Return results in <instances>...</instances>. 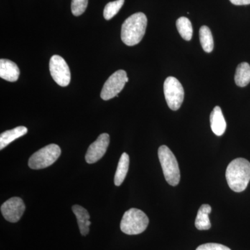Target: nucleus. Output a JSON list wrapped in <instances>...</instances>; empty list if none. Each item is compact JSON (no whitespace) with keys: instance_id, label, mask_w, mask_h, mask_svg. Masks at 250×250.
<instances>
[{"instance_id":"f257e3e1","label":"nucleus","mask_w":250,"mask_h":250,"mask_svg":"<svg viewBox=\"0 0 250 250\" xmlns=\"http://www.w3.org/2000/svg\"><path fill=\"white\" fill-rule=\"evenodd\" d=\"M225 176L231 190L244 191L250 181V163L243 158L234 159L229 164Z\"/></svg>"},{"instance_id":"f03ea898","label":"nucleus","mask_w":250,"mask_h":250,"mask_svg":"<svg viewBox=\"0 0 250 250\" xmlns=\"http://www.w3.org/2000/svg\"><path fill=\"white\" fill-rule=\"evenodd\" d=\"M147 19L143 13H136L125 20L122 25L121 39L125 45L134 46L142 41L146 34Z\"/></svg>"},{"instance_id":"7ed1b4c3","label":"nucleus","mask_w":250,"mask_h":250,"mask_svg":"<svg viewBox=\"0 0 250 250\" xmlns=\"http://www.w3.org/2000/svg\"><path fill=\"white\" fill-rule=\"evenodd\" d=\"M159 161L166 182L176 187L180 182V170L175 156L166 146H161L158 150Z\"/></svg>"},{"instance_id":"20e7f679","label":"nucleus","mask_w":250,"mask_h":250,"mask_svg":"<svg viewBox=\"0 0 250 250\" xmlns=\"http://www.w3.org/2000/svg\"><path fill=\"white\" fill-rule=\"evenodd\" d=\"M149 225L147 215L138 208H130L123 215L121 229L127 235H138L146 231Z\"/></svg>"},{"instance_id":"39448f33","label":"nucleus","mask_w":250,"mask_h":250,"mask_svg":"<svg viewBox=\"0 0 250 250\" xmlns=\"http://www.w3.org/2000/svg\"><path fill=\"white\" fill-rule=\"evenodd\" d=\"M62 150L59 146L50 144L41 148L29 159V167L33 170H41L52 166L59 159Z\"/></svg>"},{"instance_id":"423d86ee","label":"nucleus","mask_w":250,"mask_h":250,"mask_svg":"<svg viewBox=\"0 0 250 250\" xmlns=\"http://www.w3.org/2000/svg\"><path fill=\"white\" fill-rule=\"evenodd\" d=\"M164 95L168 107L177 111L182 106L184 98V90L182 83L174 77H168L164 82Z\"/></svg>"},{"instance_id":"0eeeda50","label":"nucleus","mask_w":250,"mask_h":250,"mask_svg":"<svg viewBox=\"0 0 250 250\" xmlns=\"http://www.w3.org/2000/svg\"><path fill=\"white\" fill-rule=\"evenodd\" d=\"M128 81L129 78L125 70H120L114 72L105 82L101 92V98L107 101L117 97Z\"/></svg>"},{"instance_id":"6e6552de","label":"nucleus","mask_w":250,"mask_h":250,"mask_svg":"<svg viewBox=\"0 0 250 250\" xmlns=\"http://www.w3.org/2000/svg\"><path fill=\"white\" fill-rule=\"evenodd\" d=\"M49 71L57 84L65 87L69 85L71 75L66 62L59 55L52 56L49 61Z\"/></svg>"},{"instance_id":"1a4fd4ad","label":"nucleus","mask_w":250,"mask_h":250,"mask_svg":"<svg viewBox=\"0 0 250 250\" xmlns=\"http://www.w3.org/2000/svg\"><path fill=\"white\" fill-rule=\"evenodd\" d=\"M25 208V205L22 199L14 197L6 200L1 205V212L7 221L15 223L21 220Z\"/></svg>"},{"instance_id":"9d476101","label":"nucleus","mask_w":250,"mask_h":250,"mask_svg":"<svg viewBox=\"0 0 250 250\" xmlns=\"http://www.w3.org/2000/svg\"><path fill=\"white\" fill-rule=\"evenodd\" d=\"M109 135L104 133L100 134L96 141L90 145L85 157L88 164H95L103 157L109 145Z\"/></svg>"},{"instance_id":"9b49d317","label":"nucleus","mask_w":250,"mask_h":250,"mask_svg":"<svg viewBox=\"0 0 250 250\" xmlns=\"http://www.w3.org/2000/svg\"><path fill=\"white\" fill-rule=\"evenodd\" d=\"M20 70L14 62L9 59L0 60V77L10 82H16L19 78Z\"/></svg>"},{"instance_id":"f8f14e48","label":"nucleus","mask_w":250,"mask_h":250,"mask_svg":"<svg viewBox=\"0 0 250 250\" xmlns=\"http://www.w3.org/2000/svg\"><path fill=\"white\" fill-rule=\"evenodd\" d=\"M210 128L216 136L224 134L227 129V123L223 111L220 106H215L210 113Z\"/></svg>"},{"instance_id":"ddd939ff","label":"nucleus","mask_w":250,"mask_h":250,"mask_svg":"<svg viewBox=\"0 0 250 250\" xmlns=\"http://www.w3.org/2000/svg\"><path fill=\"white\" fill-rule=\"evenodd\" d=\"M72 209L76 216L80 233L82 236H86L89 233V227L91 225L88 210L80 205H74Z\"/></svg>"},{"instance_id":"4468645a","label":"nucleus","mask_w":250,"mask_h":250,"mask_svg":"<svg viewBox=\"0 0 250 250\" xmlns=\"http://www.w3.org/2000/svg\"><path fill=\"white\" fill-rule=\"evenodd\" d=\"M27 127L23 126H17L14 129L8 130L0 135V149H3L15 140L19 139L27 134Z\"/></svg>"},{"instance_id":"2eb2a0df","label":"nucleus","mask_w":250,"mask_h":250,"mask_svg":"<svg viewBox=\"0 0 250 250\" xmlns=\"http://www.w3.org/2000/svg\"><path fill=\"white\" fill-rule=\"evenodd\" d=\"M211 212V207L208 205L201 206L197 212L196 219H195V227L198 230H208L211 228L209 220V215Z\"/></svg>"},{"instance_id":"dca6fc26","label":"nucleus","mask_w":250,"mask_h":250,"mask_svg":"<svg viewBox=\"0 0 250 250\" xmlns=\"http://www.w3.org/2000/svg\"><path fill=\"white\" fill-rule=\"evenodd\" d=\"M129 156L126 152L123 153L118 162L116 174H115L114 183L117 187H120L124 182L129 170Z\"/></svg>"},{"instance_id":"f3484780","label":"nucleus","mask_w":250,"mask_h":250,"mask_svg":"<svg viewBox=\"0 0 250 250\" xmlns=\"http://www.w3.org/2000/svg\"><path fill=\"white\" fill-rule=\"evenodd\" d=\"M235 83L239 87H245L250 82V65L246 62H241L237 67L235 73Z\"/></svg>"},{"instance_id":"a211bd4d","label":"nucleus","mask_w":250,"mask_h":250,"mask_svg":"<svg viewBox=\"0 0 250 250\" xmlns=\"http://www.w3.org/2000/svg\"><path fill=\"white\" fill-rule=\"evenodd\" d=\"M200 43L204 51L207 53H210L213 51L214 47V42L212 36L211 31L207 26H202L200 29Z\"/></svg>"},{"instance_id":"6ab92c4d","label":"nucleus","mask_w":250,"mask_h":250,"mask_svg":"<svg viewBox=\"0 0 250 250\" xmlns=\"http://www.w3.org/2000/svg\"><path fill=\"white\" fill-rule=\"evenodd\" d=\"M176 25H177L179 34L184 40L188 41L191 40L193 29H192L191 22L188 18H179L176 22Z\"/></svg>"},{"instance_id":"aec40b11","label":"nucleus","mask_w":250,"mask_h":250,"mask_svg":"<svg viewBox=\"0 0 250 250\" xmlns=\"http://www.w3.org/2000/svg\"><path fill=\"white\" fill-rule=\"evenodd\" d=\"M124 3L125 0H116L108 2L104 10V17L105 19L109 21L114 17L119 12Z\"/></svg>"},{"instance_id":"412c9836","label":"nucleus","mask_w":250,"mask_h":250,"mask_svg":"<svg viewBox=\"0 0 250 250\" xmlns=\"http://www.w3.org/2000/svg\"><path fill=\"white\" fill-rule=\"evenodd\" d=\"M88 0H72L71 10L75 16H80L85 12Z\"/></svg>"},{"instance_id":"4be33fe9","label":"nucleus","mask_w":250,"mask_h":250,"mask_svg":"<svg viewBox=\"0 0 250 250\" xmlns=\"http://www.w3.org/2000/svg\"><path fill=\"white\" fill-rule=\"evenodd\" d=\"M196 250H231V249L228 247L218 244V243H206L199 246Z\"/></svg>"},{"instance_id":"5701e85b","label":"nucleus","mask_w":250,"mask_h":250,"mask_svg":"<svg viewBox=\"0 0 250 250\" xmlns=\"http://www.w3.org/2000/svg\"><path fill=\"white\" fill-rule=\"evenodd\" d=\"M233 4L237 6L250 4V0H229Z\"/></svg>"}]
</instances>
